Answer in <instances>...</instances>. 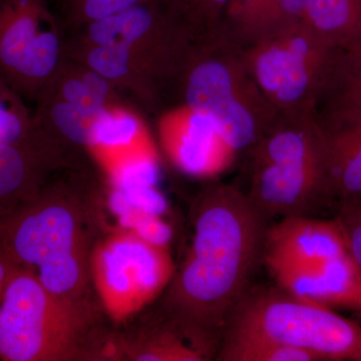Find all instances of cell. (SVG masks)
I'll return each mask as SVG.
<instances>
[{
	"mask_svg": "<svg viewBox=\"0 0 361 361\" xmlns=\"http://www.w3.org/2000/svg\"><path fill=\"white\" fill-rule=\"evenodd\" d=\"M216 360L219 361H316L310 353L257 338L221 339Z\"/></svg>",
	"mask_w": 361,
	"mask_h": 361,
	"instance_id": "20",
	"label": "cell"
},
{
	"mask_svg": "<svg viewBox=\"0 0 361 361\" xmlns=\"http://www.w3.org/2000/svg\"><path fill=\"white\" fill-rule=\"evenodd\" d=\"M278 288L310 302L361 313V268L350 253L317 265H267Z\"/></svg>",
	"mask_w": 361,
	"mask_h": 361,
	"instance_id": "13",
	"label": "cell"
},
{
	"mask_svg": "<svg viewBox=\"0 0 361 361\" xmlns=\"http://www.w3.org/2000/svg\"><path fill=\"white\" fill-rule=\"evenodd\" d=\"M256 84L282 114H314L343 84L345 51L325 44L303 23L241 49Z\"/></svg>",
	"mask_w": 361,
	"mask_h": 361,
	"instance_id": "5",
	"label": "cell"
},
{
	"mask_svg": "<svg viewBox=\"0 0 361 361\" xmlns=\"http://www.w3.org/2000/svg\"><path fill=\"white\" fill-rule=\"evenodd\" d=\"M59 158L42 142L0 145V220L32 200Z\"/></svg>",
	"mask_w": 361,
	"mask_h": 361,
	"instance_id": "15",
	"label": "cell"
},
{
	"mask_svg": "<svg viewBox=\"0 0 361 361\" xmlns=\"http://www.w3.org/2000/svg\"><path fill=\"white\" fill-rule=\"evenodd\" d=\"M68 37L87 44L125 45L174 90L194 39L161 6L142 4L73 30Z\"/></svg>",
	"mask_w": 361,
	"mask_h": 361,
	"instance_id": "10",
	"label": "cell"
},
{
	"mask_svg": "<svg viewBox=\"0 0 361 361\" xmlns=\"http://www.w3.org/2000/svg\"><path fill=\"white\" fill-rule=\"evenodd\" d=\"M342 87L351 94L361 97V61H355L349 58L348 75Z\"/></svg>",
	"mask_w": 361,
	"mask_h": 361,
	"instance_id": "27",
	"label": "cell"
},
{
	"mask_svg": "<svg viewBox=\"0 0 361 361\" xmlns=\"http://www.w3.org/2000/svg\"><path fill=\"white\" fill-rule=\"evenodd\" d=\"M87 152L106 177L133 159L158 154L140 116L122 103L102 116Z\"/></svg>",
	"mask_w": 361,
	"mask_h": 361,
	"instance_id": "16",
	"label": "cell"
},
{
	"mask_svg": "<svg viewBox=\"0 0 361 361\" xmlns=\"http://www.w3.org/2000/svg\"><path fill=\"white\" fill-rule=\"evenodd\" d=\"M44 139L25 99L0 77V145L27 144Z\"/></svg>",
	"mask_w": 361,
	"mask_h": 361,
	"instance_id": "19",
	"label": "cell"
},
{
	"mask_svg": "<svg viewBox=\"0 0 361 361\" xmlns=\"http://www.w3.org/2000/svg\"><path fill=\"white\" fill-rule=\"evenodd\" d=\"M348 253V242L336 219L291 216L268 228L263 263L317 265Z\"/></svg>",
	"mask_w": 361,
	"mask_h": 361,
	"instance_id": "14",
	"label": "cell"
},
{
	"mask_svg": "<svg viewBox=\"0 0 361 361\" xmlns=\"http://www.w3.org/2000/svg\"><path fill=\"white\" fill-rule=\"evenodd\" d=\"M251 201L271 217L307 216L324 198V153L314 114H282L248 153Z\"/></svg>",
	"mask_w": 361,
	"mask_h": 361,
	"instance_id": "4",
	"label": "cell"
},
{
	"mask_svg": "<svg viewBox=\"0 0 361 361\" xmlns=\"http://www.w3.org/2000/svg\"><path fill=\"white\" fill-rule=\"evenodd\" d=\"M271 0H231L217 32L239 49L250 44L256 25Z\"/></svg>",
	"mask_w": 361,
	"mask_h": 361,
	"instance_id": "22",
	"label": "cell"
},
{
	"mask_svg": "<svg viewBox=\"0 0 361 361\" xmlns=\"http://www.w3.org/2000/svg\"><path fill=\"white\" fill-rule=\"evenodd\" d=\"M174 90L180 106L212 120L237 156L248 154L280 115L252 78L241 49L219 32L194 40Z\"/></svg>",
	"mask_w": 361,
	"mask_h": 361,
	"instance_id": "2",
	"label": "cell"
},
{
	"mask_svg": "<svg viewBox=\"0 0 361 361\" xmlns=\"http://www.w3.org/2000/svg\"><path fill=\"white\" fill-rule=\"evenodd\" d=\"M324 153V197L361 198V97L341 87L314 113Z\"/></svg>",
	"mask_w": 361,
	"mask_h": 361,
	"instance_id": "11",
	"label": "cell"
},
{
	"mask_svg": "<svg viewBox=\"0 0 361 361\" xmlns=\"http://www.w3.org/2000/svg\"><path fill=\"white\" fill-rule=\"evenodd\" d=\"M63 11V26L71 30L156 0H59Z\"/></svg>",
	"mask_w": 361,
	"mask_h": 361,
	"instance_id": "23",
	"label": "cell"
},
{
	"mask_svg": "<svg viewBox=\"0 0 361 361\" xmlns=\"http://www.w3.org/2000/svg\"><path fill=\"white\" fill-rule=\"evenodd\" d=\"M20 268V266L16 264L13 259L0 245V301H1L7 285Z\"/></svg>",
	"mask_w": 361,
	"mask_h": 361,
	"instance_id": "26",
	"label": "cell"
},
{
	"mask_svg": "<svg viewBox=\"0 0 361 361\" xmlns=\"http://www.w3.org/2000/svg\"><path fill=\"white\" fill-rule=\"evenodd\" d=\"M0 245L56 295L78 300L90 273L84 216L75 202L42 189L0 220Z\"/></svg>",
	"mask_w": 361,
	"mask_h": 361,
	"instance_id": "3",
	"label": "cell"
},
{
	"mask_svg": "<svg viewBox=\"0 0 361 361\" xmlns=\"http://www.w3.org/2000/svg\"><path fill=\"white\" fill-rule=\"evenodd\" d=\"M348 56L355 61H361V27L357 37L348 51Z\"/></svg>",
	"mask_w": 361,
	"mask_h": 361,
	"instance_id": "28",
	"label": "cell"
},
{
	"mask_svg": "<svg viewBox=\"0 0 361 361\" xmlns=\"http://www.w3.org/2000/svg\"><path fill=\"white\" fill-rule=\"evenodd\" d=\"M159 132L169 160L191 177H218L237 157L211 118L183 106L161 118Z\"/></svg>",
	"mask_w": 361,
	"mask_h": 361,
	"instance_id": "12",
	"label": "cell"
},
{
	"mask_svg": "<svg viewBox=\"0 0 361 361\" xmlns=\"http://www.w3.org/2000/svg\"><path fill=\"white\" fill-rule=\"evenodd\" d=\"M304 11L305 0H271L256 25L249 45L303 23Z\"/></svg>",
	"mask_w": 361,
	"mask_h": 361,
	"instance_id": "24",
	"label": "cell"
},
{
	"mask_svg": "<svg viewBox=\"0 0 361 361\" xmlns=\"http://www.w3.org/2000/svg\"><path fill=\"white\" fill-rule=\"evenodd\" d=\"M268 219L238 188H206L195 209L191 246L168 286L169 317L221 343L263 262Z\"/></svg>",
	"mask_w": 361,
	"mask_h": 361,
	"instance_id": "1",
	"label": "cell"
},
{
	"mask_svg": "<svg viewBox=\"0 0 361 361\" xmlns=\"http://www.w3.org/2000/svg\"><path fill=\"white\" fill-rule=\"evenodd\" d=\"M65 26L49 0H0V77L35 102L65 59Z\"/></svg>",
	"mask_w": 361,
	"mask_h": 361,
	"instance_id": "9",
	"label": "cell"
},
{
	"mask_svg": "<svg viewBox=\"0 0 361 361\" xmlns=\"http://www.w3.org/2000/svg\"><path fill=\"white\" fill-rule=\"evenodd\" d=\"M224 337L277 342L316 361H361V325L277 286L249 289L229 316Z\"/></svg>",
	"mask_w": 361,
	"mask_h": 361,
	"instance_id": "6",
	"label": "cell"
},
{
	"mask_svg": "<svg viewBox=\"0 0 361 361\" xmlns=\"http://www.w3.org/2000/svg\"><path fill=\"white\" fill-rule=\"evenodd\" d=\"M111 205L123 229L129 230L149 243L168 248L172 230L161 215L149 213L130 205L122 197L111 191Z\"/></svg>",
	"mask_w": 361,
	"mask_h": 361,
	"instance_id": "21",
	"label": "cell"
},
{
	"mask_svg": "<svg viewBox=\"0 0 361 361\" xmlns=\"http://www.w3.org/2000/svg\"><path fill=\"white\" fill-rule=\"evenodd\" d=\"M85 317L78 300L51 293L32 271L20 267L0 301V360H80Z\"/></svg>",
	"mask_w": 361,
	"mask_h": 361,
	"instance_id": "7",
	"label": "cell"
},
{
	"mask_svg": "<svg viewBox=\"0 0 361 361\" xmlns=\"http://www.w3.org/2000/svg\"><path fill=\"white\" fill-rule=\"evenodd\" d=\"M90 267L102 305L116 322L127 320L156 300L176 271L169 248L123 228L94 246Z\"/></svg>",
	"mask_w": 361,
	"mask_h": 361,
	"instance_id": "8",
	"label": "cell"
},
{
	"mask_svg": "<svg viewBox=\"0 0 361 361\" xmlns=\"http://www.w3.org/2000/svg\"><path fill=\"white\" fill-rule=\"evenodd\" d=\"M303 23L329 47L348 51L361 27V0H305Z\"/></svg>",
	"mask_w": 361,
	"mask_h": 361,
	"instance_id": "18",
	"label": "cell"
},
{
	"mask_svg": "<svg viewBox=\"0 0 361 361\" xmlns=\"http://www.w3.org/2000/svg\"><path fill=\"white\" fill-rule=\"evenodd\" d=\"M219 346L210 337L170 317L167 324L153 330L130 349V356L139 361L211 360Z\"/></svg>",
	"mask_w": 361,
	"mask_h": 361,
	"instance_id": "17",
	"label": "cell"
},
{
	"mask_svg": "<svg viewBox=\"0 0 361 361\" xmlns=\"http://www.w3.org/2000/svg\"><path fill=\"white\" fill-rule=\"evenodd\" d=\"M336 220L345 236L349 252L361 268V198L341 203Z\"/></svg>",
	"mask_w": 361,
	"mask_h": 361,
	"instance_id": "25",
	"label": "cell"
}]
</instances>
